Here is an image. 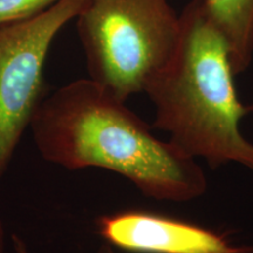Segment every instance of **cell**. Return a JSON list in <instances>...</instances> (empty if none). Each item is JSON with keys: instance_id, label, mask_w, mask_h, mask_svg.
<instances>
[{"instance_id": "obj_1", "label": "cell", "mask_w": 253, "mask_h": 253, "mask_svg": "<svg viewBox=\"0 0 253 253\" xmlns=\"http://www.w3.org/2000/svg\"><path fill=\"white\" fill-rule=\"evenodd\" d=\"M30 128L43 160L68 170L119 173L155 201L190 202L207 191L197 160L157 138L125 101L89 78L45 96Z\"/></svg>"}, {"instance_id": "obj_2", "label": "cell", "mask_w": 253, "mask_h": 253, "mask_svg": "<svg viewBox=\"0 0 253 253\" xmlns=\"http://www.w3.org/2000/svg\"><path fill=\"white\" fill-rule=\"evenodd\" d=\"M179 18L175 52L144 91L155 107L151 128L169 132L176 147L210 167L237 163L253 171V143L239 129L248 106L207 0H190Z\"/></svg>"}, {"instance_id": "obj_3", "label": "cell", "mask_w": 253, "mask_h": 253, "mask_svg": "<svg viewBox=\"0 0 253 253\" xmlns=\"http://www.w3.org/2000/svg\"><path fill=\"white\" fill-rule=\"evenodd\" d=\"M75 20L89 79L125 102L166 67L181 32L169 0H86Z\"/></svg>"}, {"instance_id": "obj_4", "label": "cell", "mask_w": 253, "mask_h": 253, "mask_svg": "<svg viewBox=\"0 0 253 253\" xmlns=\"http://www.w3.org/2000/svg\"><path fill=\"white\" fill-rule=\"evenodd\" d=\"M86 0H58L42 13L0 25V181L45 99L43 71L56 36Z\"/></svg>"}, {"instance_id": "obj_5", "label": "cell", "mask_w": 253, "mask_h": 253, "mask_svg": "<svg viewBox=\"0 0 253 253\" xmlns=\"http://www.w3.org/2000/svg\"><path fill=\"white\" fill-rule=\"evenodd\" d=\"M100 236L115 248L137 253H253L224 235L190 221L142 210H126L96 220Z\"/></svg>"}, {"instance_id": "obj_6", "label": "cell", "mask_w": 253, "mask_h": 253, "mask_svg": "<svg viewBox=\"0 0 253 253\" xmlns=\"http://www.w3.org/2000/svg\"><path fill=\"white\" fill-rule=\"evenodd\" d=\"M209 12L223 34L236 75L253 59V0H207Z\"/></svg>"}, {"instance_id": "obj_7", "label": "cell", "mask_w": 253, "mask_h": 253, "mask_svg": "<svg viewBox=\"0 0 253 253\" xmlns=\"http://www.w3.org/2000/svg\"><path fill=\"white\" fill-rule=\"evenodd\" d=\"M58 0H0V25L15 23L38 15Z\"/></svg>"}, {"instance_id": "obj_8", "label": "cell", "mask_w": 253, "mask_h": 253, "mask_svg": "<svg viewBox=\"0 0 253 253\" xmlns=\"http://www.w3.org/2000/svg\"><path fill=\"white\" fill-rule=\"evenodd\" d=\"M11 242L13 253H33L31 251L30 246L27 245V243L25 242V239L21 238V237L17 235V233L12 235Z\"/></svg>"}, {"instance_id": "obj_9", "label": "cell", "mask_w": 253, "mask_h": 253, "mask_svg": "<svg viewBox=\"0 0 253 253\" xmlns=\"http://www.w3.org/2000/svg\"><path fill=\"white\" fill-rule=\"evenodd\" d=\"M0 253H6V233L1 218H0Z\"/></svg>"}, {"instance_id": "obj_10", "label": "cell", "mask_w": 253, "mask_h": 253, "mask_svg": "<svg viewBox=\"0 0 253 253\" xmlns=\"http://www.w3.org/2000/svg\"><path fill=\"white\" fill-rule=\"evenodd\" d=\"M99 253H113V251L109 248H107V246H103V248L100 249Z\"/></svg>"}, {"instance_id": "obj_11", "label": "cell", "mask_w": 253, "mask_h": 253, "mask_svg": "<svg viewBox=\"0 0 253 253\" xmlns=\"http://www.w3.org/2000/svg\"><path fill=\"white\" fill-rule=\"evenodd\" d=\"M248 110H249V114H250V113L253 114V100H252V102L250 103L249 106H248Z\"/></svg>"}]
</instances>
